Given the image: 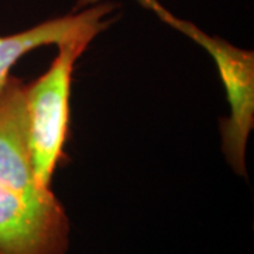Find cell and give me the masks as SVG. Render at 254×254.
Segmentation results:
<instances>
[{"label":"cell","instance_id":"cell-1","mask_svg":"<svg viewBox=\"0 0 254 254\" xmlns=\"http://www.w3.org/2000/svg\"><path fill=\"white\" fill-rule=\"evenodd\" d=\"M24 85L11 75L0 92V254H66L69 218L51 188L37 181Z\"/></svg>","mask_w":254,"mask_h":254},{"label":"cell","instance_id":"cell-2","mask_svg":"<svg viewBox=\"0 0 254 254\" xmlns=\"http://www.w3.org/2000/svg\"><path fill=\"white\" fill-rule=\"evenodd\" d=\"M91 40H72L58 47L50 68L36 81L24 85L28 143L37 181L50 187L65 154L69 136L71 85L73 66Z\"/></svg>","mask_w":254,"mask_h":254},{"label":"cell","instance_id":"cell-3","mask_svg":"<svg viewBox=\"0 0 254 254\" xmlns=\"http://www.w3.org/2000/svg\"><path fill=\"white\" fill-rule=\"evenodd\" d=\"M170 27L190 37L210 54L226 89L229 118L220 120L222 151L237 175L246 177V150L254 127V53L209 36L193 23L175 17Z\"/></svg>","mask_w":254,"mask_h":254},{"label":"cell","instance_id":"cell-4","mask_svg":"<svg viewBox=\"0 0 254 254\" xmlns=\"http://www.w3.org/2000/svg\"><path fill=\"white\" fill-rule=\"evenodd\" d=\"M116 4L105 1L51 18L9 36H0V92L11 76V68L24 55L43 46H60L72 40H91L113 23Z\"/></svg>","mask_w":254,"mask_h":254},{"label":"cell","instance_id":"cell-5","mask_svg":"<svg viewBox=\"0 0 254 254\" xmlns=\"http://www.w3.org/2000/svg\"><path fill=\"white\" fill-rule=\"evenodd\" d=\"M137 1H138L143 7H145V9H150L151 11H154L155 14L161 18L164 23H167V24L174 18L173 13H170L165 7H163V6L160 4L158 0H137ZM98 3H100V0H76V3H75V6H73V11H78V10L91 7V6H95V4H98Z\"/></svg>","mask_w":254,"mask_h":254}]
</instances>
